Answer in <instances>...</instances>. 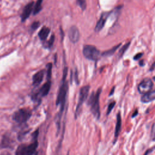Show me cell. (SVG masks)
Returning <instances> with one entry per match:
<instances>
[{
    "label": "cell",
    "mask_w": 155,
    "mask_h": 155,
    "mask_svg": "<svg viewBox=\"0 0 155 155\" xmlns=\"http://www.w3.org/2000/svg\"><path fill=\"white\" fill-rule=\"evenodd\" d=\"M155 98V91L151 90L145 94L141 97V101L143 103H148L154 100Z\"/></svg>",
    "instance_id": "obj_14"
},
{
    "label": "cell",
    "mask_w": 155,
    "mask_h": 155,
    "mask_svg": "<svg viewBox=\"0 0 155 155\" xmlns=\"http://www.w3.org/2000/svg\"><path fill=\"white\" fill-rule=\"evenodd\" d=\"M10 144V139L8 137L4 136L1 140V147H7Z\"/></svg>",
    "instance_id": "obj_19"
},
{
    "label": "cell",
    "mask_w": 155,
    "mask_h": 155,
    "mask_svg": "<svg viewBox=\"0 0 155 155\" xmlns=\"http://www.w3.org/2000/svg\"><path fill=\"white\" fill-rule=\"evenodd\" d=\"M110 15V12H105L102 13L101 18L99 19V21L97 22L96 27H95V31L96 32H99L100 30H101L103 28V27L105 24L106 20L107 19L108 17H109Z\"/></svg>",
    "instance_id": "obj_10"
},
{
    "label": "cell",
    "mask_w": 155,
    "mask_h": 155,
    "mask_svg": "<svg viewBox=\"0 0 155 155\" xmlns=\"http://www.w3.org/2000/svg\"><path fill=\"white\" fill-rule=\"evenodd\" d=\"M51 87V82L50 81H47L39 89L38 93L36 94H35L33 95L32 98L33 99H36L38 96H41V97H44L47 96L50 91Z\"/></svg>",
    "instance_id": "obj_8"
},
{
    "label": "cell",
    "mask_w": 155,
    "mask_h": 155,
    "mask_svg": "<svg viewBox=\"0 0 155 155\" xmlns=\"http://www.w3.org/2000/svg\"><path fill=\"white\" fill-rule=\"evenodd\" d=\"M54 36L53 35H51V36L50 37V39L48 40V41L44 45V47H45V48H50V47L53 45V43H54Z\"/></svg>",
    "instance_id": "obj_21"
},
{
    "label": "cell",
    "mask_w": 155,
    "mask_h": 155,
    "mask_svg": "<svg viewBox=\"0 0 155 155\" xmlns=\"http://www.w3.org/2000/svg\"><path fill=\"white\" fill-rule=\"evenodd\" d=\"M101 93V88H99L96 92H93L88 101V105L90 106V110L94 116L98 119L100 117L99 96Z\"/></svg>",
    "instance_id": "obj_2"
},
{
    "label": "cell",
    "mask_w": 155,
    "mask_h": 155,
    "mask_svg": "<svg viewBox=\"0 0 155 155\" xmlns=\"http://www.w3.org/2000/svg\"><path fill=\"white\" fill-rule=\"evenodd\" d=\"M38 146V142L35 140L30 144H21L19 145L16 151L15 155H33Z\"/></svg>",
    "instance_id": "obj_3"
},
{
    "label": "cell",
    "mask_w": 155,
    "mask_h": 155,
    "mask_svg": "<svg viewBox=\"0 0 155 155\" xmlns=\"http://www.w3.org/2000/svg\"><path fill=\"white\" fill-rule=\"evenodd\" d=\"M68 37L70 41L73 43L78 42L80 37V33L78 28L76 26H71L68 31Z\"/></svg>",
    "instance_id": "obj_9"
},
{
    "label": "cell",
    "mask_w": 155,
    "mask_h": 155,
    "mask_svg": "<svg viewBox=\"0 0 155 155\" xmlns=\"http://www.w3.org/2000/svg\"><path fill=\"white\" fill-rule=\"evenodd\" d=\"M130 45V42H128L126 43L124 46H122V47L120 49V50L119 51V53H118L119 58H122V57L123 54L125 53V52L128 48Z\"/></svg>",
    "instance_id": "obj_18"
},
{
    "label": "cell",
    "mask_w": 155,
    "mask_h": 155,
    "mask_svg": "<svg viewBox=\"0 0 155 155\" xmlns=\"http://www.w3.org/2000/svg\"><path fill=\"white\" fill-rule=\"evenodd\" d=\"M31 111L27 108H21L15 112L12 118L13 120L19 124L25 123L31 117Z\"/></svg>",
    "instance_id": "obj_6"
},
{
    "label": "cell",
    "mask_w": 155,
    "mask_h": 155,
    "mask_svg": "<svg viewBox=\"0 0 155 155\" xmlns=\"http://www.w3.org/2000/svg\"><path fill=\"white\" fill-rule=\"evenodd\" d=\"M115 104H116V102H115V101H113V102H111L108 105V108H107V115H108V114L111 113V110L113 109V108H114Z\"/></svg>",
    "instance_id": "obj_23"
},
{
    "label": "cell",
    "mask_w": 155,
    "mask_h": 155,
    "mask_svg": "<svg viewBox=\"0 0 155 155\" xmlns=\"http://www.w3.org/2000/svg\"><path fill=\"white\" fill-rule=\"evenodd\" d=\"M44 75V70H41L35 73L33 76V85L35 86H38L42 81Z\"/></svg>",
    "instance_id": "obj_13"
},
{
    "label": "cell",
    "mask_w": 155,
    "mask_h": 155,
    "mask_svg": "<svg viewBox=\"0 0 155 155\" xmlns=\"http://www.w3.org/2000/svg\"><path fill=\"white\" fill-rule=\"evenodd\" d=\"M137 113H138V111H137V110H136L135 111H134V113L132 114V117H135L137 114Z\"/></svg>",
    "instance_id": "obj_29"
},
{
    "label": "cell",
    "mask_w": 155,
    "mask_h": 155,
    "mask_svg": "<svg viewBox=\"0 0 155 155\" xmlns=\"http://www.w3.org/2000/svg\"><path fill=\"white\" fill-rule=\"evenodd\" d=\"M83 54L87 59L94 61L99 59L102 55L100 51L96 47L91 45H86L84 47Z\"/></svg>",
    "instance_id": "obj_4"
},
{
    "label": "cell",
    "mask_w": 155,
    "mask_h": 155,
    "mask_svg": "<svg viewBox=\"0 0 155 155\" xmlns=\"http://www.w3.org/2000/svg\"><path fill=\"white\" fill-rule=\"evenodd\" d=\"M67 70H68V68L67 67H65L63 69V74H62L61 85L59 88L56 101V105H60L61 114H62V111H64V108L65 104V101H66L67 94L68 91V84L65 81V79L67 75Z\"/></svg>",
    "instance_id": "obj_1"
},
{
    "label": "cell",
    "mask_w": 155,
    "mask_h": 155,
    "mask_svg": "<svg viewBox=\"0 0 155 155\" xmlns=\"http://www.w3.org/2000/svg\"><path fill=\"white\" fill-rule=\"evenodd\" d=\"M37 154H38V153H35V155H37Z\"/></svg>",
    "instance_id": "obj_30"
},
{
    "label": "cell",
    "mask_w": 155,
    "mask_h": 155,
    "mask_svg": "<svg viewBox=\"0 0 155 155\" xmlns=\"http://www.w3.org/2000/svg\"><path fill=\"white\" fill-rule=\"evenodd\" d=\"M51 69H52V64L48 63L47 65V81H50L51 76Z\"/></svg>",
    "instance_id": "obj_20"
},
{
    "label": "cell",
    "mask_w": 155,
    "mask_h": 155,
    "mask_svg": "<svg viewBox=\"0 0 155 155\" xmlns=\"http://www.w3.org/2000/svg\"><path fill=\"white\" fill-rule=\"evenodd\" d=\"M121 125H122V119H121V115L120 112H118L116 116V127L114 130V143L116 142L117 137L119 134L120 129H121Z\"/></svg>",
    "instance_id": "obj_12"
},
{
    "label": "cell",
    "mask_w": 155,
    "mask_h": 155,
    "mask_svg": "<svg viewBox=\"0 0 155 155\" xmlns=\"http://www.w3.org/2000/svg\"><path fill=\"white\" fill-rule=\"evenodd\" d=\"M39 25H40V23H39V22H38V21H35V22H33V24H32L31 25V30L34 31V30H36V29L39 27Z\"/></svg>",
    "instance_id": "obj_24"
},
{
    "label": "cell",
    "mask_w": 155,
    "mask_h": 155,
    "mask_svg": "<svg viewBox=\"0 0 155 155\" xmlns=\"http://www.w3.org/2000/svg\"><path fill=\"white\" fill-rule=\"evenodd\" d=\"M67 155H68V154H67Z\"/></svg>",
    "instance_id": "obj_31"
},
{
    "label": "cell",
    "mask_w": 155,
    "mask_h": 155,
    "mask_svg": "<svg viewBox=\"0 0 155 155\" xmlns=\"http://www.w3.org/2000/svg\"><path fill=\"white\" fill-rule=\"evenodd\" d=\"M78 5L81 8L82 10H84L87 7V3L85 0H76Z\"/></svg>",
    "instance_id": "obj_22"
},
{
    "label": "cell",
    "mask_w": 155,
    "mask_h": 155,
    "mask_svg": "<svg viewBox=\"0 0 155 155\" xmlns=\"http://www.w3.org/2000/svg\"><path fill=\"white\" fill-rule=\"evenodd\" d=\"M153 149H154V148L153 147L152 148H150V149L147 150V151L144 153V154H143V155H148L150 153H151V152L153 151Z\"/></svg>",
    "instance_id": "obj_26"
},
{
    "label": "cell",
    "mask_w": 155,
    "mask_h": 155,
    "mask_svg": "<svg viewBox=\"0 0 155 155\" xmlns=\"http://www.w3.org/2000/svg\"><path fill=\"white\" fill-rule=\"evenodd\" d=\"M153 87V83L151 79L145 78L138 85V91L140 94H145L151 90Z\"/></svg>",
    "instance_id": "obj_7"
},
{
    "label": "cell",
    "mask_w": 155,
    "mask_h": 155,
    "mask_svg": "<svg viewBox=\"0 0 155 155\" xmlns=\"http://www.w3.org/2000/svg\"><path fill=\"white\" fill-rule=\"evenodd\" d=\"M89 90H90L89 85L84 86L80 90L78 102L76 111H75V118L76 119L79 116V115L80 114V113L81 112L82 106L88 97Z\"/></svg>",
    "instance_id": "obj_5"
},
{
    "label": "cell",
    "mask_w": 155,
    "mask_h": 155,
    "mask_svg": "<svg viewBox=\"0 0 155 155\" xmlns=\"http://www.w3.org/2000/svg\"><path fill=\"white\" fill-rule=\"evenodd\" d=\"M114 87H113V88L111 89V91H110V94H109V96L113 95V93H114Z\"/></svg>",
    "instance_id": "obj_28"
},
{
    "label": "cell",
    "mask_w": 155,
    "mask_h": 155,
    "mask_svg": "<svg viewBox=\"0 0 155 155\" xmlns=\"http://www.w3.org/2000/svg\"><path fill=\"white\" fill-rule=\"evenodd\" d=\"M143 55V53H137V54H136L134 56V60H138V59H139L141 57H142V56Z\"/></svg>",
    "instance_id": "obj_25"
},
{
    "label": "cell",
    "mask_w": 155,
    "mask_h": 155,
    "mask_svg": "<svg viewBox=\"0 0 155 155\" xmlns=\"http://www.w3.org/2000/svg\"><path fill=\"white\" fill-rule=\"evenodd\" d=\"M75 81H76V82L77 84H79V81H78V71L76 70L75 71Z\"/></svg>",
    "instance_id": "obj_27"
},
{
    "label": "cell",
    "mask_w": 155,
    "mask_h": 155,
    "mask_svg": "<svg viewBox=\"0 0 155 155\" xmlns=\"http://www.w3.org/2000/svg\"><path fill=\"white\" fill-rule=\"evenodd\" d=\"M43 0H37L35 6H33V15H36L42 10V2Z\"/></svg>",
    "instance_id": "obj_16"
},
{
    "label": "cell",
    "mask_w": 155,
    "mask_h": 155,
    "mask_svg": "<svg viewBox=\"0 0 155 155\" xmlns=\"http://www.w3.org/2000/svg\"><path fill=\"white\" fill-rule=\"evenodd\" d=\"M121 45V44H119L117 45H115L114 47H113V48H110V50H108L105 51H104L102 54L104 56H111L112 54H113L114 53V52L117 50V49L119 47V46Z\"/></svg>",
    "instance_id": "obj_17"
},
{
    "label": "cell",
    "mask_w": 155,
    "mask_h": 155,
    "mask_svg": "<svg viewBox=\"0 0 155 155\" xmlns=\"http://www.w3.org/2000/svg\"><path fill=\"white\" fill-rule=\"evenodd\" d=\"M33 6H34V2H29L25 6L21 15V21L22 22L25 21L30 16V14L31 13L33 10Z\"/></svg>",
    "instance_id": "obj_11"
},
{
    "label": "cell",
    "mask_w": 155,
    "mask_h": 155,
    "mask_svg": "<svg viewBox=\"0 0 155 155\" xmlns=\"http://www.w3.org/2000/svg\"><path fill=\"white\" fill-rule=\"evenodd\" d=\"M50 28L47 27H43L41 30L39 31V33H38V36H39V39L41 40V41H45L47 38V36H48L49 33H50Z\"/></svg>",
    "instance_id": "obj_15"
}]
</instances>
